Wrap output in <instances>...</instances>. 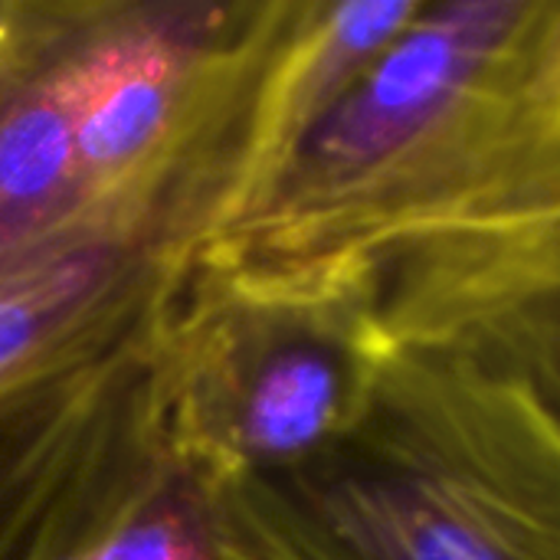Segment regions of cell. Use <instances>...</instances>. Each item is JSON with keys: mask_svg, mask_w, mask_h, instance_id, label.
I'll return each mask as SVG.
<instances>
[{"mask_svg": "<svg viewBox=\"0 0 560 560\" xmlns=\"http://www.w3.org/2000/svg\"><path fill=\"white\" fill-rule=\"evenodd\" d=\"M394 341L371 276L207 266L161 361L164 440L210 492L279 476L368 410Z\"/></svg>", "mask_w": 560, "mask_h": 560, "instance_id": "cell-4", "label": "cell"}, {"mask_svg": "<svg viewBox=\"0 0 560 560\" xmlns=\"http://www.w3.org/2000/svg\"><path fill=\"white\" fill-rule=\"evenodd\" d=\"M92 560H220L213 492L171 456L105 528Z\"/></svg>", "mask_w": 560, "mask_h": 560, "instance_id": "cell-8", "label": "cell"}, {"mask_svg": "<svg viewBox=\"0 0 560 560\" xmlns=\"http://www.w3.org/2000/svg\"><path fill=\"white\" fill-rule=\"evenodd\" d=\"M213 518L220 560H560V433L476 358L394 345L338 443Z\"/></svg>", "mask_w": 560, "mask_h": 560, "instance_id": "cell-3", "label": "cell"}, {"mask_svg": "<svg viewBox=\"0 0 560 560\" xmlns=\"http://www.w3.org/2000/svg\"><path fill=\"white\" fill-rule=\"evenodd\" d=\"M558 200L560 0H423L210 262L371 276L430 236Z\"/></svg>", "mask_w": 560, "mask_h": 560, "instance_id": "cell-2", "label": "cell"}, {"mask_svg": "<svg viewBox=\"0 0 560 560\" xmlns=\"http://www.w3.org/2000/svg\"><path fill=\"white\" fill-rule=\"evenodd\" d=\"M377 315L394 345L456 348L512 381L560 433V200L390 256Z\"/></svg>", "mask_w": 560, "mask_h": 560, "instance_id": "cell-5", "label": "cell"}, {"mask_svg": "<svg viewBox=\"0 0 560 560\" xmlns=\"http://www.w3.org/2000/svg\"><path fill=\"white\" fill-rule=\"evenodd\" d=\"M7 13H10V0H0V33H3V23H7Z\"/></svg>", "mask_w": 560, "mask_h": 560, "instance_id": "cell-9", "label": "cell"}, {"mask_svg": "<svg viewBox=\"0 0 560 560\" xmlns=\"http://www.w3.org/2000/svg\"><path fill=\"white\" fill-rule=\"evenodd\" d=\"M299 0L148 167L0 262V560L158 397L161 361L217 240L285 167L276 79Z\"/></svg>", "mask_w": 560, "mask_h": 560, "instance_id": "cell-1", "label": "cell"}, {"mask_svg": "<svg viewBox=\"0 0 560 560\" xmlns=\"http://www.w3.org/2000/svg\"><path fill=\"white\" fill-rule=\"evenodd\" d=\"M171 459L164 440L161 384L154 404L115 433L39 512L3 560H92L105 528L131 505Z\"/></svg>", "mask_w": 560, "mask_h": 560, "instance_id": "cell-7", "label": "cell"}, {"mask_svg": "<svg viewBox=\"0 0 560 560\" xmlns=\"http://www.w3.org/2000/svg\"><path fill=\"white\" fill-rule=\"evenodd\" d=\"M112 7L115 0H10L0 33V262L79 217L180 138L144 161H125L92 131L89 98Z\"/></svg>", "mask_w": 560, "mask_h": 560, "instance_id": "cell-6", "label": "cell"}]
</instances>
